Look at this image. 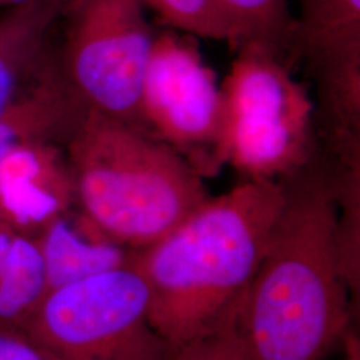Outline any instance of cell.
<instances>
[{"label": "cell", "instance_id": "cell-1", "mask_svg": "<svg viewBox=\"0 0 360 360\" xmlns=\"http://www.w3.org/2000/svg\"><path fill=\"white\" fill-rule=\"evenodd\" d=\"M283 206L236 309L245 360H321L347 334L338 166L321 148L279 178Z\"/></svg>", "mask_w": 360, "mask_h": 360}, {"label": "cell", "instance_id": "cell-2", "mask_svg": "<svg viewBox=\"0 0 360 360\" xmlns=\"http://www.w3.org/2000/svg\"><path fill=\"white\" fill-rule=\"evenodd\" d=\"M278 180L242 179L129 262L150 290V321L171 349L215 331L238 307L283 206Z\"/></svg>", "mask_w": 360, "mask_h": 360}, {"label": "cell", "instance_id": "cell-3", "mask_svg": "<svg viewBox=\"0 0 360 360\" xmlns=\"http://www.w3.org/2000/svg\"><path fill=\"white\" fill-rule=\"evenodd\" d=\"M65 151L87 226L129 250L159 242L210 196L175 150L95 110L79 119Z\"/></svg>", "mask_w": 360, "mask_h": 360}, {"label": "cell", "instance_id": "cell-4", "mask_svg": "<svg viewBox=\"0 0 360 360\" xmlns=\"http://www.w3.org/2000/svg\"><path fill=\"white\" fill-rule=\"evenodd\" d=\"M292 67L255 43L236 50L220 86L215 168L242 179L278 180L307 163L319 147L314 102Z\"/></svg>", "mask_w": 360, "mask_h": 360}, {"label": "cell", "instance_id": "cell-5", "mask_svg": "<svg viewBox=\"0 0 360 360\" xmlns=\"http://www.w3.org/2000/svg\"><path fill=\"white\" fill-rule=\"evenodd\" d=\"M20 327L67 360H169L150 321V290L124 266L50 291Z\"/></svg>", "mask_w": 360, "mask_h": 360}, {"label": "cell", "instance_id": "cell-6", "mask_svg": "<svg viewBox=\"0 0 360 360\" xmlns=\"http://www.w3.org/2000/svg\"><path fill=\"white\" fill-rule=\"evenodd\" d=\"M55 60L86 108L138 127L143 75L154 44L141 0H65ZM139 129V127H138Z\"/></svg>", "mask_w": 360, "mask_h": 360}, {"label": "cell", "instance_id": "cell-7", "mask_svg": "<svg viewBox=\"0 0 360 360\" xmlns=\"http://www.w3.org/2000/svg\"><path fill=\"white\" fill-rule=\"evenodd\" d=\"M220 86L193 37L155 35L143 75L138 127L181 155L202 176L218 174L214 155L220 129Z\"/></svg>", "mask_w": 360, "mask_h": 360}, {"label": "cell", "instance_id": "cell-8", "mask_svg": "<svg viewBox=\"0 0 360 360\" xmlns=\"http://www.w3.org/2000/svg\"><path fill=\"white\" fill-rule=\"evenodd\" d=\"M291 63L303 65L321 95L360 89V0H299Z\"/></svg>", "mask_w": 360, "mask_h": 360}, {"label": "cell", "instance_id": "cell-9", "mask_svg": "<svg viewBox=\"0 0 360 360\" xmlns=\"http://www.w3.org/2000/svg\"><path fill=\"white\" fill-rule=\"evenodd\" d=\"M74 200V176L62 144H30L0 160V224L31 236L65 215Z\"/></svg>", "mask_w": 360, "mask_h": 360}, {"label": "cell", "instance_id": "cell-10", "mask_svg": "<svg viewBox=\"0 0 360 360\" xmlns=\"http://www.w3.org/2000/svg\"><path fill=\"white\" fill-rule=\"evenodd\" d=\"M86 110L60 75L52 49L38 74L0 115V160L35 143L65 147Z\"/></svg>", "mask_w": 360, "mask_h": 360}, {"label": "cell", "instance_id": "cell-11", "mask_svg": "<svg viewBox=\"0 0 360 360\" xmlns=\"http://www.w3.org/2000/svg\"><path fill=\"white\" fill-rule=\"evenodd\" d=\"M63 4L65 0H34L0 15V115L50 56Z\"/></svg>", "mask_w": 360, "mask_h": 360}, {"label": "cell", "instance_id": "cell-12", "mask_svg": "<svg viewBox=\"0 0 360 360\" xmlns=\"http://www.w3.org/2000/svg\"><path fill=\"white\" fill-rule=\"evenodd\" d=\"M38 242L46 266L47 294L122 267L129 260V250L104 239L83 236L65 215L52 219L39 233Z\"/></svg>", "mask_w": 360, "mask_h": 360}, {"label": "cell", "instance_id": "cell-13", "mask_svg": "<svg viewBox=\"0 0 360 360\" xmlns=\"http://www.w3.org/2000/svg\"><path fill=\"white\" fill-rule=\"evenodd\" d=\"M46 295L38 238L0 224V323L20 326Z\"/></svg>", "mask_w": 360, "mask_h": 360}, {"label": "cell", "instance_id": "cell-14", "mask_svg": "<svg viewBox=\"0 0 360 360\" xmlns=\"http://www.w3.org/2000/svg\"><path fill=\"white\" fill-rule=\"evenodd\" d=\"M229 31L232 50L255 43L285 59L290 51L294 16L287 0H212Z\"/></svg>", "mask_w": 360, "mask_h": 360}, {"label": "cell", "instance_id": "cell-15", "mask_svg": "<svg viewBox=\"0 0 360 360\" xmlns=\"http://www.w3.org/2000/svg\"><path fill=\"white\" fill-rule=\"evenodd\" d=\"M165 25L193 38L229 41V31L212 0H141Z\"/></svg>", "mask_w": 360, "mask_h": 360}, {"label": "cell", "instance_id": "cell-16", "mask_svg": "<svg viewBox=\"0 0 360 360\" xmlns=\"http://www.w3.org/2000/svg\"><path fill=\"white\" fill-rule=\"evenodd\" d=\"M235 316L236 309L215 331L172 349L169 360H245Z\"/></svg>", "mask_w": 360, "mask_h": 360}, {"label": "cell", "instance_id": "cell-17", "mask_svg": "<svg viewBox=\"0 0 360 360\" xmlns=\"http://www.w3.org/2000/svg\"><path fill=\"white\" fill-rule=\"evenodd\" d=\"M0 360H67L25 333L20 327L0 323Z\"/></svg>", "mask_w": 360, "mask_h": 360}, {"label": "cell", "instance_id": "cell-18", "mask_svg": "<svg viewBox=\"0 0 360 360\" xmlns=\"http://www.w3.org/2000/svg\"><path fill=\"white\" fill-rule=\"evenodd\" d=\"M345 339H346V360H360L359 338L352 333H347Z\"/></svg>", "mask_w": 360, "mask_h": 360}, {"label": "cell", "instance_id": "cell-19", "mask_svg": "<svg viewBox=\"0 0 360 360\" xmlns=\"http://www.w3.org/2000/svg\"><path fill=\"white\" fill-rule=\"evenodd\" d=\"M28 1H34V0H0V6H18V4H23V3H28Z\"/></svg>", "mask_w": 360, "mask_h": 360}]
</instances>
